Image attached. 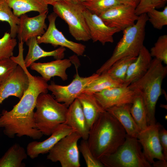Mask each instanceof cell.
<instances>
[{
	"label": "cell",
	"instance_id": "1",
	"mask_svg": "<svg viewBox=\"0 0 167 167\" xmlns=\"http://www.w3.org/2000/svg\"><path fill=\"white\" fill-rule=\"evenodd\" d=\"M25 71L29 79L28 87L11 110L2 111L0 116V128H3L4 134L11 138L15 135L26 136L38 139L43 134L36 127L34 110L39 95L48 93V84L41 77L32 75L28 70Z\"/></svg>",
	"mask_w": 167,
	"mask_h": 167
},
{
	"label": "cell",
	"instance_id": "2",
	"mask_svg": "<svg viewBox=\"0 0 167 167\" xmlns=\"http://www.w3.org/2000/svg\"><path fill=\"white\" fill-rule=\"evenodd\" d=\"M126 135L120 122L105 110L90 129L87 140L94 156L99 160L115 152L124 142Z\"/></svg>",
	"mask_w": 167,
	"mask_h": 167
},
{
	"label": "cell",
	"instance_id": "3",
	"mask_svg": "<svg viewBox=\"0 0 167 167\" xmlns=\"http://www.w3.org/2000/svg\"><path fill=\"white\" fill-rule=\"evenodd\" d=\"M167 74V66L160 60L152 59L150 66L141 78L128 85L143 97L147 112L148 125L156 123V105L162 94V84Z\"/></svg>",
	"mask_w": 167,
	"mask_h": 167
},
{
	"label": "cell",
	"instance_id": "4",
	"mask_svg": "<svg viewBox=\"0 0 167 167\" xmlns=\"http://www.w3.org/2000/svg\"><path fill=\"white\" fill-rule=\"evenodd\" d=\"M148 18L146 13L139 16L136 22L123 31V36L111 57L96 71L101 74L106 72L116 61L126 57H136L143 45L145 28Z\"/></svg>",
	"mask_w": 167,
	"mask_h": 167
},
{
	"label": "cell",
	"instance_id": "5",
	"mask_svg": "<svg viewBox=\"0 0 167 167\" xmlns=\"http://www.w3.org/2000/svg\"><path fill=\"white\" fill-rule=\"evenodd\" d=\"M35 108V125L43 135L50 136L59 125L65 122L68 107L47 93L39 95Z\"/></svg>",
	"mask_w": 167,
	"mask_h": 167
},
{
	"label": "cell",
	"instance_id": "6",
	"mask_svg": "<svg viewBox=\"0 0 167 167\" xmlns=\"http://www.w3.org/2000/svg\"><path fill=\"white\" fill-rule=\"evenodd\" d=\"M52 6L54 12L67 23L69 32L76 40L87 41L91 39L83 14L86 8L80 0L60 1Z\"/></svg>",
	"mask_w": 167,
	"mask_h": 167
},
{
	"label": "cell",
	"instance_id": "7",
	"mask_svg": "<svg viewBox=\"0 0 167 167\" xmlns=\"http://www.w3.org/2000/svg\"><path fill=\"white\" fill-rule=\"evenodd\" d=\"M136 137L126 134L123 143L114 153L99 160L106 167H151Z\"/></svg>",
	"mask_w": 167,
	"mask_h": 167
},
{
	"label": "cell",
	"instance_id": "8",
	"mask_svg": "<svg viewBox=\"0 0 167 167\" xmlns=\"http://www.w3.org/2000/svg\"><path fill=\"white\" fill-rule=\"evenodd\" d=\"M81 138L74 131L67 135L50 150L47 159L53 162H59L62 167H79L78 142Z\"/></svg>",
	"mask_w": 167,
	"mask_h": 167
},
{
	"label": "cell",
	"instance_id": "9",
	"mask_svg": "<svg viewBox=\"0 0 167 167\" xmlns=\"http://www.w3.org/2000/svg\"><path fill=\"white\" fill-rule=\"evenodd\" d=\"M77 68L74 79L68 85H61L52 82L48 85V90L52 92L55 99L63 103L68 108L88 84L99 75L96 73L88 77H82L79 74Z\"/></svg>",
	"mask_w": 167,
	"mask_h": 167
},
{
	"label": "cell",
	"instance_id": "10",
	"mask_svg": "<svg viewBox=\"0 0 167 167\" xmlns=\"http://www.w3.org/2000/svg\"><path fill=\"white\" fill-rule=\"evenodd\" d=\"M161 126L158 123L148 125L145 129L139 131L136 136L143 148L145 157L151 165L155 159L166 161L163 156L159 139V131Z\"/></svg>",
	"mask_w": 167,
	"mask_h": 167
},
{
	"label": "cell",
	"instance_id": "11",
	"mask_svg": "<svg viewBox=\"0 0 167 167\" xmlns=\"http://www.w3.org/2000/svg\"><path fill=\"white\" fill-rule=\"evenodd\" d=\"M58 16L54 12L48 16L49 22L48 27L42 36L37 37L38 44H49L55 47L60 46L66 47L78 55H83L85 51V46L68 40L57 28L55 21Z\"/></svg>",
	"mask_w": 167,
	"mask_h": 167
},
{
	"label": "cell",
	"instance_id": "12",
	"mask_svg": "<svg viewBox=\"0 0 167 167\" xmlns=\"http://www.w3.org/2000/svg\"><path fill=\"white\" fill-rule=\"evenodd\" d=\"M139 94L124 84L122 86L109 88L93 94L101 107L105 110L115 106L132 104Z\"/></svg>",
	"mask_w": 167,
	"mask_h": 167
},
{
	"label": "cell",
	"instance_id": "13",
	"mask_svg": "<svg viewBox=\"0 0 167 167\" xmlns=\"http://www.w3.org/2000/svg\"><path fill=\"white\" fill-rule=\"evenodd\" d=\"M134 6L122 4L113 6L99 15L105 24L120 31L133 25L139 16L135 12Z\"/></svg>",
	"mask_w": 167,
	"mask_h": 167
},
{
	"label": "cell",
	"instance_id": "14",
	"mask_svg": "<svg viewBox=\"0 0 167 167\" xmlns=\"http://www.w3.org/2000/svg\"><path fill=\"white\" fill-rule=\"evenodd\" d=\"M29 85L28 76L23 68L18 65L12 72L3 80L0 85V105L10 96L20 100Z\"/></svg>",
	"mask_w": 167,
	"mask_h": 167
},
{
	"label": "cell",
	"instance_id": "15",
	"mask_svg": "<svg viewBox=\"0 0 167 167\" xmlns=\"http://www.w3.org/2000/svg\"><path fill=\"white\" fill-rule=\"evenodd\" d=\"M83 14L88 28L91 39L93 42L99 41L104 45L114 42L113 36L120 31L119 29L107 26L99 15L86 8Z\"/></svg>",
	"mask_w": 167,
	"mask_h": 167
},
{
	"label": "cell",
	"instance_id": "16",
	"mask_svg": "<svg viewBox=\"0 0 167 167\" xmlns=\"http://www.w3.org/2000/svg\"><path fill=\"white\" fill-rule=\"evenodd\" d=\"M48 11L39 14L35 16L30 17L26 14L19 17V22L17 33L19 41L26 42L33 37L42 36L47 29L45 23Z\"/></svg>",
	"mask_w": 167,
	"mask_h": 167
},
{
	"label": "cell",
	"instance_id": "17",
	"mask_svg": "<svg viewBox=\"0 0 167 167\" xmlns=\"http://www.w3.org/2000/svg\"><path fill=\"white\" fill-rule=\"evenodd\" d=\"M73 131L72 128L65 123L60 124L47 139L41 142L33 141L28 143L26 150L28 156L34 159L40 154L48 153L60 140Z\"/></svg>",
	"mask_w": 167,
	"mask_h": 167
},
{
	"label": "cell",
	"instance_id": "18",
	"mask_svg": "<svg viewBox=\"0 0 167 167\" xmlns=\"http://www.w3.org/2000/svg\"><path fill=\"white\" fill-rule=\"evenodd\" d=\"M71 65V59H62L47 62H35L30 67L31 69L39 73L47 82L54 76L59 77L63 81H65L68 78L66 70Z\"/></svg>",
	"mask_w": 167,
	"mask_h": 167
},
{
	"label": "cell",
	"instance_id": "19",
	"mask_svg": "<svg viewBox=\"0 0 167 167\" xmlns=\"http://www.w3.org/2000/svg\"><path fill=\"white\" fill-rule=\"evenodd\" d=\"M65 123L71 127L82 139H88L90 128L77 98L68 108Z\"/></svg>",
	"mask_w": 167,
	"mask_h": 167
},
{
	"label": "cell",
	"instance_id": "20",
	"mask_svg": "<svg viewBox=\"0 0 167 167\" xmlns=\"http://www.w3.org/2000/svg\"><path fill=\"white\" fill-rule=\"evenodd\" d=\"M152 57L150 52L143 46L135 60L129 65L124 84L129 85L143 76L150 66Z\"/></svg>",
	"mask_w": 167,
	"mask_h": 167
},
{
	"label": "cell",
	"instance_id": "21",
	"mask_svg": "<svg viewBox=\"0 0 167 167\" xmlns=\"http://www.w3.org/2000/svg\"><path fill=\"white\" fill-rule=\"evenodd\" d=\"M36 38L32 37L26 42L28 47V51L24 59V62L27 68L36 61L42 58L51 56L56 59H62L64 58L66 50L65 47L60 46L51 51H45L39 45Z\"/></svg>",
	"mask_w": 167,
	"mask_h": 167
},
{
	"label": "cell",
	"instance_id": "22",
	"mask_svg": "<svg viewBox=\"0 0 167 167\" xmlns=\"http://www.w3.org/2000/svg\"><path fill=\"white\" fill-rule=\"evenodd\" d=\"M132 104L115 106L106 110L120 122L128 135L136 138L139 130L130 112Z\"/></svg>",
	"mask_w": 167,
	"mask_h": 167
},
{
	"label": "cell",
	"instance_id": "23",
	"mask_svg": "<svg viewBox=\"0 0 167 167\" xmlns=\"http://www.w3.org/2000/svg\"><path fill=\"white\" fill-rule=\"evenodd\" d=\"M77 98L81 105L90 129L100 115L105 110L100 105L93 94L82 92Z\"/></svg>",
	"mask_w": 167,
	"mask_h": 167
},
{
	"label": "cell",
	"instance_id": "24",
	"mask_svg": "<svg viewBox=\"0 0 167 167\" xmlns=\"http://www.w3.org/2000/svg\"><path fill=\"white\" fill-rule=\"evenodd\" d=\"M16 16L34 11L41 14L48 11V5L44 0H5Z\"/></svg>",
	"mask_w": 167,
	"mask_h": 167
},
{
	"label": "cell",
	"instance_id": "25",
	"mask_svg": "<svg viewBox=\"0 0 167 167\" xmlns=\"http://www.w3.org/2000/svg\"><path fill=\"white\" fill-rule=\"evenodd\" d=\"M27 156L24 148L15 143L0 158V167H24L25 164L22 161Z\"/></svg>",
	"mask_w": 167,
	"mask_h": 167
},
{
	"label": "cell",
	"instance_id": "26",
	"mask_svg": "<svg viewBox=\"0 0 167 167\" xmlns=\"http://www.w3.org/2000/svg\"><path fill=\"white\" fill-rule=\"evenodd\" d=\"M124 84L113 79L105 72L100 74L89 84L83 92L94 94L109 88L121 86Z\"/></svg>",
	"mask_w": 167,
	"mask_h": 167
},
{
	"label": "cell",
	"instance_id": "27",
	"mask_svg": "<svg viewBox=\"0 0 167 167\" xmlns=\"http://www.w3.org/2000/svg\"><path fill=\"white\" fill-rule=\"evenodd\" d=\"M130 112L139 131L147 127V110L143 97L139 93L135 97L132 104Z\"/></svg>",
	"mask_w": 167,
	"mask_h": 167
},
{
	"label": "cell",
	"instance_id": "28",
	"mask_svg": "<svg viewBox=\"0 0 167 167\" xmlns=\"http://www.w3.org/2000/svg\"><path fill=\"white\" fill-rule=\"evenodd\" d=\"M136 58L126 57L119 59L106 72L113 79L124 83L128 68Z\"/></svg>",
	"mask_w": 167,
	"mask_h": 167
},
{
	"label": "cell",
	"instance_id": "29",
	"mask_svg": "<svg viewBox=\"0 0 167 167\" xmlns=\"http://www.w3.org/2000/svg\"><path fill=\"white\" fill-rule=\"evenodd\" d=\"M19 17L15 16L5 0H0V21L7 22L10 27V34L15 38L18 30Z\"/></svg>",
	"mask_w": 167,
	"mask_h": 167
},
{
	"label": "cell",
	"instance_id": "30",
	"mask_svg": "<svg viewBox=\"0 0 167 167\" xmlns=\"http://www.w3.org/2000/svg\"><path fill=\"white\" fill-rule=\"evenodd\" d=\"M85 8L98 15L114 6L122 4L119 0H80Z\"/></svg>",
	"mask_w": 167,
	"mask_h": 167
},
{
	"label": "cell",
	"instance_id": "31",
	"mask_svg": "<svg viewBox=\"0 0 167 167\" xmlns=\"http://www.w3.org/2000/svg\"><path fill=\"white\" fill-rule=\"evenodd\" d=\"M150 52L152 57H154L167 64V35L160 36Z\"/></svg>",
	"mask_w": 167,
	"mask_h": 167
},
{
	"label": "cell",
	"instance_id": "32",
	"mask_svg": "<svg viewBox=\"0 0 167 167\" xmlns=\"http://www.w3.org/2000/svg\"><path fill=\"white\" fill-rule=\"evenodd\" d=\"M17 44L16 40L12 38L10 33L5 32L0 38V60L13 56V51Z\"/></svg>",
	"mask_w": 167,
	"mask_h": 167
},
{
	"label": "cell",
	"instance_id": "33",
	"mask_svg": "<svg viewBox=\"0 0 167 167\" xmlns=\"http://www.w3.org/2000/svg\"><path fill=\"white\" fill-rule=\"evenodd\" d=\"M148 21L155 28L160 30L167 25V6H165L162 11L156 9L149 10L147 13Z\"/></svg>",
	"mask_w": 167,
	"mask_h": 167
},
{
	"label": "cell",
	"instance_id": "34",
	"mask_svg": "<svg viewBox=\"0 0 167 167\" xmlns=\"http://www.w3.org/2000/svg\"><path fill=\"white\" fill-rule=\"evenodd\" d=\"M88 167H103V165L100 161L97 159L92 152L87 140L82 139L78 146Z\"/></svg>",
	"mask_w": 167,
	"mask_h": 167
},
{
	"label": "cell",
	"instance_id": "35",
	"mask_svg": "<svg viewBox=\"0 0 167 167\" xmlns=\"http://www.w3.org/2000/svg\"><path fill=\"white\" fill-rule=\"evenodd\" d=\"M167 0H139L138 4L135 8L136 15L139 16L147 13L152 9L163 7Z\"/></svg>",
	"mask_w": 167,
	"mask_h": 167
},
{
	"label": "cell",
	"instance_id": "36",
	"mask_svg": "<svg viewBox=\"0 0 167 167\" xmlns=\"http://www.w3.org/2000/svg\"><path fill=\"white\" fill-rule=\"evenodd\" d=\"M18 65L11 58L0 60V80L2 81L8 77Z\"/></svg>",
	"mask_w": 167,
	"mask_h": 167
},
{
	"label": "cell",
	"instance_id": "37",
	"mask_svg": "<svg viewBox=\"0 0 167 167\" xmlns=\"http://www.w3.org/2000/svg\"><path fill=\"white\" fill-rule=\"evenodd\" d=\"M159 137L163 156L167 161V131L162 126L159 131Z\"/></svg>",
	"mask_w": 167,
	"mask_h": 167
},
{
	"label": "cell",
	"instance_id": "38",
	"mask_svg": "<svg viewBox=\"0 0 167 167\" xmlns=\"http://www.w3.org/2000/svg\"><path fill=\"white\" fill-rule=\"evenodd\" d=\"M122 4L129 5L136 8L138 5L139 0H119Z\"/></svg>",
	"mask_w": 167,
	"mask_h": 167
},
{
	"label": "cell",
	"instance_id": "39",
	"mask_svg": "<svg viewBox=\"0 0 167 167\" xmlns=\"http://www.w3.org/2000/svg\"><path fill=\"white\" fill-rule=\"evenodd\" d=\"M154 167H167V161L162 160H159L156 161H154L152 164Z\"/></svg>",
	"mask_w": 167,
	"mask_h": 167
},
{
	"label": "cell",
	"instance_id": "40",
	"mask_svg": "<svg viewBox=\"0 0 167 167\" xmlns=\"http://www.w3.org/2000/svg\"><path fill=\"white\" fill-rule=\"evenodd\" d=\"M62 0H44L45 2L47 4V5H52L54 3L57 2L58 1Z\"/></svg>",
	"mask_w": 167,
	"mask_h": 167
},
{
	"label": "cell",
	"instance_id": "41",
	"mask_svg": "<svg viewBox=\"0 0 167 167\" xmlns=\"http://www.w3.org/2000/svg\"><path fill=\"white\" fill-rule=\"evenodd\" d=\"M2 82V81L1 80H0V85L1 84V83Z\"/></svg>",
	"mask_w": 167,
	"mask_h": 167
}]
</instances>
